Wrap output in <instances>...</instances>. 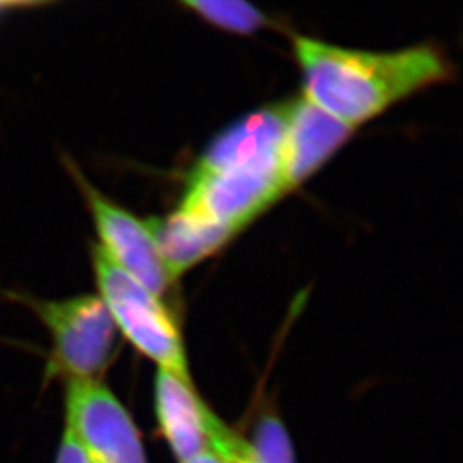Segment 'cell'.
I'll return each instance as SVG.
<instances>
[{"label": "cell", "mask_w": 463, "mask_h": 463, "mask_svg": "<svg viewBox=\"0 0 463 463\" xmlns=\"http://www.w3.org/2000/svg\"><path fill=\"white\" fill-rule=\"evenodd\" d=\"M250 447L257 463H296L288 432L276 415H264L258 421Z\"/></svg>", "instance_id": "12"}, {"label": "cell", "mask_w": 463, "mask_h": 463, "mask_svg": "<svg viewBox=\"0 0 463 463\" xmlns=\"http://www.w3.org/2000/svg\"><path fill=\"white\" fill-rule=\"evenodd\" d=\"M56 463H90L84 455V451L81 450V447L79 446V442L75 441V438L71 435L68 429H65V433L61 438Z\"/></svg>", "instance_id": "14"}, {"label": "cell", "mask_w": 463, "mask_h": 463, "mask_svg": "<svg viewBox=\"0 0 463 463\" xmlns=\"http://www.w3.org/2000/svg\"><path fill=\"white\" fill-rule=\"evenodd\" d=\"M184 6L223 31L250 35L269 24L266 14L241 0H189Z\"/></svg>", "instance_id": "11"}, {"label": "cell", "mask_w": 463, "mask_h": 463, "mask_svg": "<svg viewBox=\"0 0 463 463\" xmlns=\"http://www.w3.org/2000/svg\"><path fill=\"white\" fill-rule=\"evenodd\" d=\"M293 43L305 98L351 127L451 77L450 63L430 45L376 52L302 35L294 36Z\"/></svg>", "instance_id": "1"}, {"label": "cell", "mask_w": 463, "mask_h": 463, "mask_svg": "<svg viewBox=\"0 0 463 463\" xmlns=\"http://www.w3.org/2000/svg\"><path fill=\"white\" fill-rule=\"evenodd\" d=\"M284 193L280 165L189 173L179 209L237 234Z\"/></svg>", "instance_id": "4"}, {"label": "cell", "mask_w": 463, "mask_h": 463, "mask_svg": "<svg viewBox=\"0 0 463 463\" xmlns=\"http://www.w3.org/2000/svg\"><path fill=\"white\" fill-rule=\"evenodd\" d=\"M52 336L49 372L66 383L99 380L113 359L118 328L99 296L81 294L63 300L23 298Z\"/></svg>", "instance_id": "3"}, {"label": "cell", "mask_w": 463, "mask_h": 463, "mask_svg": "<svg viewBox=\"0 0 463 463\" xmlns=\"http://www.w3.org/2000/svg\"><path fill=\"white\" fill-rule=\"evenodd\" d=\"M188 463H222V460H221V458L216 455V451L210 447L209 450L204 451V453L197 456L195 459H193Z\"/></svg>", "instance_id": "15"}, {"label": "cell", "mask_w": 463, "mask_h": 463, "mask_svg": "<svg viewBox=\"0 0 463 463\" xmlns=\"http://www.w3.org/2000/svg\"><path fill=\"white\" fill-rule=\"evenodd\" d=\"M66 429L90 463H147L131 415L101 381L66 383Z\"/></svg>", "instance_id": "5"}, {"label": "cell", "mask_w": 463, "mask_h": 463, "mask_svg": "<svg viewBox=\"0 0 463 463\" xmlns=\"http://www.w3.org/2000/svg\"><path fill=\"white\" fill-rule=\"evenodd\" d=\"M289 102L248 114L214 137L191 173L250 165H282Z\"/></svg>", "instance_id": "7"}, {"label": "cell", "mask_w": 463, "mask_h": 463, "mask_svg": "<svg viewBox=\"0 0 463 463\" xmlns=\"http://www.w3.org/2000/svg\"><path fill=\"white\" fill-rule=\"evenodd\" d=\"M155 407L162 433L177 462H191L209 450L210 408L198 396L191 378L157 369Z\"/></svg>", "instance_id": "9"}, {"label": "cell", "mask_w": 463, "mask_h": 463, "mask_svg": "<svg viewBox=\"0 0 463 463\" xmlns=\"http://www.w3.org/2000/svg\"><path fill=\"white\" fill-rule=\"evenodd\" d=\"M68 170L75 184H79L92 214L93 225L101 241L97 245L132 279L149 289L156 298H164L173 280L157 255L154 239L145 221H140L131 212L111 202L89 182L88 177L72 162H68Z\"/></svg>", "instance_id": "6"}, {"label": "cell", "mask_w": 463, "mask_h": 463, "mask_svg": "<svg viewBox=\"0 0 463 463\" xmlns=\"http://www.w3.org/2000/svg\"><path fill=\"white\" fill-rule=\"evenodd\" d=\"M354 127L298 98L289 102L282 150V177L288 193L314 175L351 136Z\"/></svg>", "instance_id": "8"}, {"label": "cell", "mask_w": 463, "mask_h": 463, "mask_svg": "<svg viewBox=\"0 0 463 463\" xmlns=\"http://www.w3.org/2000/svg\"><path fill=\"white\" fill-rule=\"evenodd\" d=\"M207 435L210 447L216 451L222 463H257L250 442L228 428L212 410L207 415Z\"/></svg>", "instance_id": "13"}, {"label": "cell", "mask_w": 463, "mask_h": 463, "mask_svg": "<svg viewBox=\"0 0 463 463\" xmlns=\"http://www.w3.org/2000/svg\"><path fill=\"white\" fill-rule=\"evenodd\" d=\"M145 222L173 282L236 236V232L228 228L207 222L180 209L164 218H150Z\"/></svg>", "instance_id": "10"}, {"label": "cell", "mask_w": 463, "mask_h": 463, "mask_svg": "<svg viewBox=\"0 0 463 463\" xmlns=\"http://www.w3.org/2000/svg\"><path fill=\"white\" fill-rule=\"evenodd\" d=\"M0 8H5V5L0 2Z\"/></svg>", "instance_id": "16"}, {"label": "cell", "mask_w": 463, "mask_h": 463, "mask_svg": "<svg viewBox=\"0 0 463 463\" xmlns=\"http://www.w3.org/2000/svg\"><path fill=\"white\" fill-rule=\"evenodd\" d=\"M90 258L98 296L118 332L156 363L157 369L191 378L184 339L162 298L116 266L97 243L90 248Z\"/></svg>", "instance_id": "2"}]
</instances>
